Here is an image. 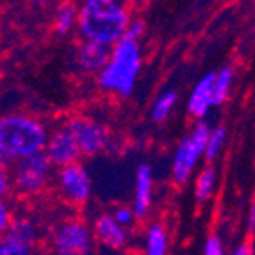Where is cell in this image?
Masks as SVG:
<instances>
[{"mask_svg": "<svg viewBox=\"0 0 255 255\" xmlns=\"http://www.w3.org/2000/svg\"><path fill=\"white\" fill-rule=\"evenodd\" d=\"M130 13L118 0H86L77 5V32L82 41L113 47L125 36Z\"/></svg>", "mask_w": 255, "mask_h": 255, "instance_id": "6da1fadb", "label": "cell"}, {"mask_svg": "<svg viewBox=\"0 0 255 255\" xmlns=\"http://www.w3.org/2000/svg\"><path fill=\"white\" fill-rule=\"evenodd\" d=\"M48 128L30 115H5L0 118V162L14 164L21 159L43 152Z\"/></svg>", "mask_w": 255, "mask_h": 255, "instance_id": "7a4b0ae2", "label": "cell"}, {"mask_svg": "<svg viewBox=\"0 0 255 255\" xmlns=\"http://www.w3.org/2000/svg\"><path fill=\"white\" fill-rule=\"evenodd\" d=\"M143 66V52L139 41L122 38L111 47L109 61L97 75V84L107 93L128 97L136 88Z\"/></svg>", "mask_w": 255, "mask_h": 255, "instance_id": "3957f363", "label": "cell"}, {"mask_svg": "<svg viewBox=\"0 0 255 255\" xmlns=\"http://www.w3.org/2000/svg\"><path fill=\"white\" fill-rule=\"evenodd\" d=\"M11 191L23 198L41 195L54 182V166L43 152L14 162L11 168Z\"/></svg>", "mask_w": 255, "mask_h": 255, "instance_id": "277c9868", "label": "cell"}, {"mask_svg": "<svg viewBox=\"0 0 255 255\" xmlns=\"http://www.w3.org/2000/svg\"><path fill=\"white\" fill-rule=\"evenodd\" d=\"M211 127L205 120H198L196 125L179 141L171 162V177L177 184H186L195 171L196 164L204 157L205 141Z\"/></svg>", "mask_w": 255, "mask_h": 255, "instance_id": "5b68a950", "label": "cell"}, {"mask_svg": "<svg viewBox=\"0 0 255 255\" xmlns=\"http://www.w3.org/2000/svg\"><path fill=\"white\" fill-rule=\"evenodd\" d=\"M52 248L55 255H93V232L82 220H64L54 229Z\"/></svg>", "mask_w": 255, "mask_h": 255, "instance_id": "8992f818", "label": "cell"}, {"mask_svg": "<svg viewBox=\"0 0 255 255\" xmlns=\"http://www.w3.org/2000/svg\"><path fill=\"white\" fill-rule=\"evenodd\" d=\"M64 127L72 134L81 155H98L106 152L113 141L109 128L90 116H73Z\"/></svg>", "mask_w": 255, "mask_h": 255, "instance_id": "52a82bcc", "label": "cell"}, {"mask_svg": "<svg viewBox=\"0 0 255 255\" xmlns=\"http://www.w3.org/2000/svg\"><path fill=\"white\" fill-rule=\"evenodd\" d=\"M61 196L72 205H82L91 196V177L82 162L59 168L54 175Z\"/></svg>", "mask_w": 255, "mask_h": 255, "instance_id": "ba28073f", "label": "cell"}, {"mask_svg": "<svg viewBox=\"0 0 255 255\" xmlns=\"http://www.w3.org/2000/svg\"><path fill=\"white\" fill-rule=\"evenodd\" d=\"M43 153L47 155L48 162L54 168H64V166L81 162L82 157L75 145V141H73L72 134L66 130V127L55 128V130L48 132V139Z\"/></svg>", "mask_w": 255, "mask_h": 255, "instance_id": "9c48e42d", "label": "cell"}, {"mask_svg": "<svg viewBox=\"0 0 255 255\" xmlns=\"http://www.w3.org/2000/svg\"><path fill=\"white\" fill-rule=\"evenodd\" d=\"M111 47L93 41H81L75 50V64L82 73L98 75L109 61Z\"/></svg>", "mask_w": 255, "mask_h": 255, "instance_id": "30bf717a", "label": "cell"}, {"mask_svg": "<svg viewBox=\"0 0 255 255\" xmlns=\"http://www.w3.org/2000/svg\"><path fill=\"white\" fill-rule=\"evenodd\" d=\"M153 202V173L148 162H141L136 170V187H134V200L132 213L137 218H145L148 214Z\"/></svg>", "mask_w": 255, "mask_h": 255, "instance_id": "8fae6325", "label": "cell"}, {"mask_svg": "<svg viewBox=\"0 0 255 255\" xmlns=\"http://www.w3.org/2000/svg\"><path fill=\"white\" fill-rule=\"evenodd\" d=\"M4 236L20 243L23 247L32 248V250H36L38 243L41 241L39 223L32 216H29V214H13Z\"/></svg>", "mask_w": 255, "mask_h": 255, "instance_id": "7c38bea8", "label": "cell"}, {"mask_svg": "<svg viewBox=\"0 0 255 255\" xmlns=\"http://www.w3.org/2000/svg\"><path fill=\"white\" fill-rule=\"evenodd\" d=\"M214 72H209L196 82L191 95L187 98V115L196 120H204L213 109V97H211V86H213Z\"/></svg>", "mask_w": 255, "mask_h": 255, "instance_id": "4fadbf2b", "label": "cell"}, {"mask_svg": "<svg viewBox=\"0 0 255 255\" xmlns=\"http://www.w3.org/2000/svg\"><path fill=\"white\" fill-rule=\"evenodd\" d=\"M91 232H93V238H97L106 247L115 248V250H120V248H124L127 245V238H128L127 230L122 229L111 218V214H100V216H97Z\"/></svg>", "mask_w": 255, "mask_h": 255, "instance_id": "5bb4252c", "label": "cell"}, {"mask_svg": "<svg viewBox=\"0 0 255 255\" xmlns=\"http://www.w3.org/2000/svg\"><path fill=\"white\" fill-rule=\"evenodd\" d=\"M236 72L232 66H223L220 72H214L213 86H211V97H213V106H221L229 100L230 90L234 84Z\"/></svg>", "mask_w": 255, "mask_h": 255, "instance_id": "9a60e30c", "label": "cell"}, {"mask_svg": "<svg viewBox=\"0 0 255 255\" xmlns=\"http://www.w3.org/2000/svg\"><path fill=\"white\" fill-rule=\"evenodd\" d=\"M168 232L161 223H153L145 234V255H168Z\"/></svg>", "mask_w": 255, "mask_h": 255, "instance_id": "2e32d148", "label": "cell"}, {"mask_svg": "<svg viewBox=\"0 0 255 255\" xmlns=\"http://www.w3.org/2000/svg\"><path fill=\"white\" fill-rule=\"evenodd\" d=\"M77 25V5L75 4H61L54 13V27L55 36H66L70 34Z\"/></svg>", "mask_w": 255, "mask_h": 255, "instance_id": "e0dca14e", "label": "cell"}, {"mask_svg": "<svg viewBox=\"0 0 255 255\" xmlns=\"http://www.w3.org/2000/svg\"><path fill=\"white\" fill-rule=\"evenodd\" d=\"M218 182V171L214 166H205L195 180V196L198 202H205L213 196Z\"/></svg>", "mask_w": 255, "mask_h": 255, "instance_id": "ac0fdd59", "label": "cell"}, {"mask_svg": "<svg viewBox=\"0 0 255 255\" xmlns=\"http://www.w3.org/2000/svg\"><path fill=\"white\" fill-rule=\"evenodd\" d=\"M177 91L175 90H168V91H162L157 98H155V102L152 104V109H150V118L153 122H157V124H162L168 116L171 115V111H173L175 104H177Z\"/></svg>", "mask_w": 255, "mask_h": 255, "instance_id": "d6986e66", "label": "cell"}, {"mask_svg": "<svg viewBox=\"0 0 255 255\" xmlns=\"http://www.w3.org/2000/svg\"><path fill=\"white\" fill-rule=\"evenodd\" d=\"M227 143V128L223 125L220 127L211 128L207 136V141H205V148H204V157L207 161H214V159L220 157L221 150Z\"/></svg>", "mask_w": 255, "mask_h": 255, "instance_id": "ffe728a7", "label": "cell"}, {"mask_svg": "<svg viewBox=\"0 0 255 255\" xmlns=\"http://www.w3.org/2000/svg\"><path fill=\"white\" fill-rule=\"evenodd\" d=\"M0 255H36V250L23 247L7 236H2L0 238Z\"/></svg>", "mask_w": 255, "mask_h": 255, "instance_id": "44dd1931", "label": "cell"}, {"mask_svg": "<svg viewBox=\"0 0 255 255\" xmlns=\"http://www.w3.org/2000/svg\"><path fill=\"white\" fill-rule=\"evenodd\" d=\"M111 218L118 223L122 229L127 230V227L134 225V221H136V216H134V213H132V209L130 207H116L113 213H111Z\"/></svg>", "mask_w": 255, "mask_h": 255, "instance_id": "7402d4cb", "label": "cell"}, {"mask_svg": "<svg viewBox=\"0 0 255 255\" xmlns=\"http://www.w3.org/2000/svg\"><path fill=\"white\" fill-rule=\"evenodd\" d=\"M145 32H146V23H145V21L141 20V18H130L124 38L134 39V41H141V38L145 36Z\"/></svg>", "mask_w": 255, "mask_h": 255, "instance_id": "603a6c76", "label": "cell"}, {"mask_svg": "<svg viewBox=\"0 0 255 255\" xmlns=\"http://www.w3.org/2000/svg\"><path fill=\"white\" fill-rule=\"evenodd\" d=\"M11 195V171L9 166L0 162V200H7Z\"/></svg>", "mask_w": 255, "mask_h": 255, "instance_id": "cb8c5ba5", "label": "cell"}, {"mask_svg": "<svg viewBox=\"0 0 255 255\" xmlns=\"http://www.w3.org/2000/svg\"><path fill=\"white\" fill-rule=\"evenodd\" d=\"M204 255H225V247L220 236H209L204 245Z\"/></svg>", "mask_w": 255, "mask_h": 255, "instance_id": "d4e9b609", "label": "cell"}, {"mask_svg": "<svg viewBox=\"0 0 255 255\" xmlns=\"http://www.w3.org/2000/svg\"><path fill=\"white\" fill-rule=\"evenodd\" d=\"M11 216H13V211H11V205H9V202L7 200H0V238L5 234L9 221H11Z\"/></svg>", "mask_w": 255, "mask_h": 255, "instance_id": "484cf974", "label": "cell"}, {"mask_svg": "<svg viewBox=\"0 0 255 255\" xmlns=\"http://www.w3.org/2000/svg\"><path fill=\"white\" fill-rule=\"evenodd\" d=\"M232 255H254V250H252V245L250 243H243L232 252Z\"/></svg>", "mask_w": 255, "mask_h": 255, "instance_id": "4316f807", "label": "cell"}, {"mask_svg": "<svg viewBox=\"0 0 255 255\" xmlns=\"http://www.w3.org/2000/svg\"><path fill=\"white\" fill-rule=\"evenodd\" d=\"M254 221H255V209L254 205L250 207V211H248V232H254Z\"/></svg>", "mask_w": 255, "mask_h": 255, "instance_id": "83f0119b", "label": "cell"}]
</instances>
